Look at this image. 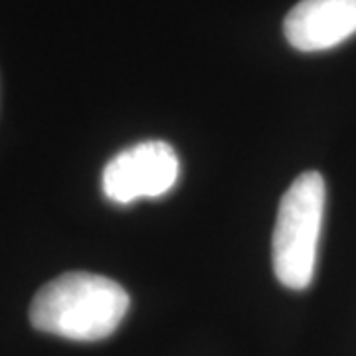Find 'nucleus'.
Here are the masks:
<instances>
[{"label":"nucleus","instance_id":"1","mask_svg":"<svg viewBox=\"0 0 356 356\" xmlns=\"http://www.w3.org/2000/svg\"><path fill=\"white\" fill-rule=\"evenodd\" d=\"M131 305L117 281L70 271L46 283L30 305V323L42 332L95 343L111 337Z\"/></svg>","mask_w":356,"mask_h":356},{"label":"nucleus","instance_id":"2","mask_svg":"<svg viewBox=\"0 0 356 356\" xmlns=\"http://www.w3.org/2000/svg\"><path fill=\"white\" fill-rule=\"evenodd\" d=\"M325 202V180L315 170L299 175L281 198L271 243L273 271L295 291L307 289L315 277Z\"/></svg>","mask_w":356,"mask_h":356},{"label":"nucleus","instance_id":"3","mask_svg":"<svg viewBox=\"0 0 356 356\" xmlns=\"http://www.w3.org/2000/svg\"><path fill=\"white\" fill-rule=\"evenodd\" d=\"M180 161L165 140H143L129 147L103 168L102 188L107 200L127 206L140 198H161L177 186Z\"/></svg>","mask_w":356,"mask_h":356},{"label":"nucleus","instance_id":"4","mask_svg":"<svg viewBox=\"0 0 356 356\" xmlns=\"http://www.w3.org/2000/svg\"><path fill=\"white\" fill-rule=\"evenodd\" d=\"M283 32L295 50H331L356 34V0H301L285 16Z\"/></svg>","mask_w":356,"mask_h":356}]
</instances>
